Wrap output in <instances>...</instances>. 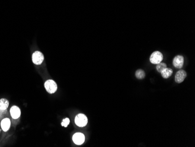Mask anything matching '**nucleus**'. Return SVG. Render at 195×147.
I'll return each mask as SVG.
<instances>
[{
  "mask_svg": "<svg viewBox=\"0 0 195 147\" xmlns=\"http://www.w3.org/2000/svg\"><path fill=\"white\" fill-rule=\"evenodd\" d=\"M44 85L46 91L50 94L54 93L57 90V83L53 80L49 79L46 80Z\"/></svg>",
  "mask_w": 195,
  "mask_h": 147,
  "instance_id": "nucleus-1",
  "label": "nucleus"
},
{
  "mask_svg": "<svg viewBox=\"0 0 195 147\" xmlns=\"http://www.w3.org/2000/svg\"><path fill=\"white\" fill-rule=\"evenodd\" d=\"M164 56L162 53L159 51H155L152 53L150 57V61L153 64H158L162 61Z\"/></svg>",
  "mask_w": 195,
  "mask_h": 147,
  "instance_id": "nucleus-2",
  "label": "nucleus"
},
{
  "mask_svg": "<svg viewBox=\"0 0 195 147\" xmlns=\"http://www.w3.org/2000/svg\"><path fill=\"white\" fill-rule=\"evenodd\" d=\"M75 123L79 127H85L88 123V118L85 114H78L75 118Z\"/></svg>",
  "mask_w": 195,
  "mask_h": 147,
  "instance_id": "nucleus-3",
  "label": "nucleus"
},
{
  "mask_svg": "<svg viewBox=\"0 0 195 147\" xmlns=\"http://www.w3.org/2000/svg\"><path fill=\"white\" fill-rule=\"evenodd\" d=\"M174 66L177 69H181L184 64V57L182 55L176 56L172 61Z\"/></svg>",
  "mask_w": 195,
  "mask_h": 147,
  "instance_id": "nucleus-4",
  "label": "nucleus"
},
{
  "mask_svg": "<svg viewBox=\"0 0 195 147\" xmlns=\"http://www.w3.org/2000/svg\"><path fill=\"white\" fill-rule=\"evenodd\" d=\"M44 60V56L43 53L39 51H36L32 54V61L35 65H39L42 63Z\"/></svg>",
  "mask_w": 195,
  "mask_h": 147,
  "instance_id": "nucleus-5",
  "label": "nucleus"
},
{
  "mask_svg": "<svg viewBox=\"0 0 195 147\" xmlns=\"http://www.w3.org/2000/svg\"><path fill=\"white\" fill-rule=\"evenodd\" d=\"M187 76V73L184 70H179L176 73L175 76V82L177 83H181L184 81Z\"/></svg>",
  "mask_w": 195,
  "mask_h": 147,
  "instance_id": "nucleus-6",
  "label": "nucleus"
},
{
  "mask_svg": "<svg viewBox=\"0 0 195 147\" xmlns=\"http://www.w3.org/2000/svg\"><path fill=\"white\" fill-rule=\"evenodd\" d=\"M85 140V136L81 133H77L73 135V142L78 146L82 145Z\"/></svg>",
  "mask_w": 195,
  "mask_h": 147,
  "instance_id": "nucleus-7",
  "label": "nucleus"
},
{
  "mask_svg": "<svg viewBox=\"0 0 195 147\" xmlns=\"http://www.w3.org/2000/svg\"><path fill=\"white\" fill-rule=\"evenodd\" d=\"M21 113V110L16 105L11 107L10 109V114L12 118H13L14 119H18L20 117Z\"/></svg>",
  "mask_w": 195,
  "mask_h": 147,
  "instance_id": "nucleus-8",
  "label": "nucleus"
},
{
  "mask_svg": "<svg viewBox=\"0 0 195 147\" xmlns=\"http://www.w3.org/2000/svg\"><path fill=\"white\" fill-rule=\"evenodd\" d=\"M1 126L2 128V130L4 131V132H6L10 128L11 126V120L8 118H4L1 123Z\"/></svg>",
  "mask_w": 195,
  "mask_h": 147,
  "instance_id": "nucleus-9",
  "label": "nucleus"
},
{
  "mask_svg": "<svg viewBox=\"0 0 195 147\" xmlns=\"http://www.w3.org/2000/svg\"><path fill=\"white\" fill-rule=\"evenodd\" d=\"M172 73H173V70L171 68L166 67L165 69H164L161 72V74L163 78L168 79L169 77H170L172 76Z\"/></svg>",
  "mask_w": 195,
  "mask_h": 147,
  "instance_id": "nucleus-10",
  "label": "nucleus"
},
{
  "mask_svg": "<svg viewBox=\"0 0 195 147\" xmlns=\"http://www.w3.org/2000/svg\"><path fill=\"white\" fill-rule=\"evenodd\" d=\"M9 106V101L6 98L0 99V110H6Z\"/></svg>",
  "mask_w": 195,
  "mask_h": 147,
  "instance_id": "nucleus-11",
  "label": "nucleus"
},
{
  "mask_svg": "<svg viewBox=\"0 0 195 147\" xmlns=\"http://www.w3.org/2000/svg\"><path fill=\"white\" fill-rule=\"evenodd\" d=\"M135 75L138 79H143L146 76V73L143 70L139 69L136 72Z\"/></svg>",
  "mask_w": 195,
  "mask_h": 147,
  "instance_id": "nucleus-12",
  "label": "nucleus"
},
{
  "mask_svg": "<svg viewBox=\"0 0 195 147\" xmlns=\"http://www.w3.org/2000/svg\"><path fill=\"white\" fill-rule=\"evenodd\" d=\"M166 67H167L165 63L160 62L158 64H156V69L158 72L161 73L164 69H165Z\"/></svg>",
  "mask_w": 195,
  "mask_h": 147,
  "instance_id": "nucleus-13",
  "label": "nucleus"
},
{
  "mask_svg": "<svg viewBox=\"0 0 195 147\" xmlns=\"http://www.w3.org/2000/svg\"><path fill=\"white\" fill-rule=\"evenodd\" d=\"M69 124H70V119L69 118H66L63 120V121L61 123V125L64 127H67Z\"/></svg>",
  "mask_w": 195,
  "mask_h": 147,
  "instance_id": "nucleus-14",
  "label": "nucleus"
}]
</instances>
